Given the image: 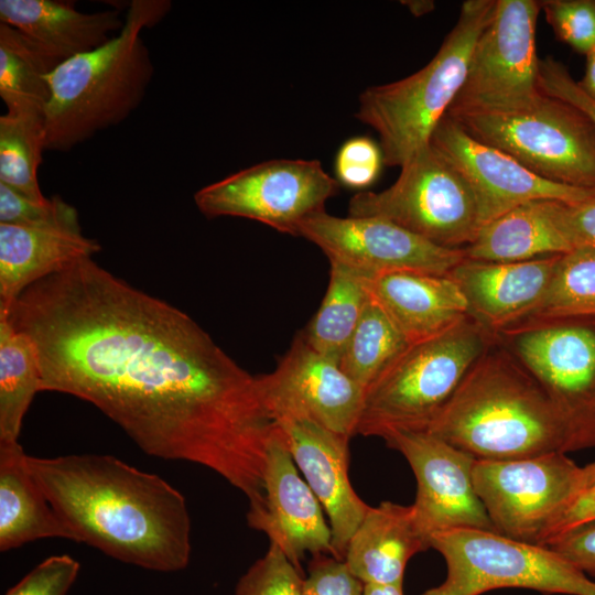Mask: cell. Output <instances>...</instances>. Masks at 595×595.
I'll list each match as a JSON object with an SVG mask.
<instances>
[{
	"label": "cell",
	"instance_id": "cell-1",
	"mask_svg": "<svg viewBox=\"0 0 595 595\" xmlns=\"http://www.w3.org/2000/svg\"><path fill=\"white\" fill-rule=\"evenodd\" d=\"M3 318L35 343L41 391L85 400L144 453L207 467L261 501L275 422L259 378L187 314L84 258Z\"/></svg>",
	"mask_w": 595,
	"mask_h": 595
},
{
	"label": "cell",
	"instance_id": "cell-2",
	"mask_svg": "<svg viewBox=\"0 0 595 595\" xmlns=\"http://www.w3.org/2000/svg\"><path fill=\"white\" fill-rule=\"evenodd\" d=\"M26 464L74 541L150 571L188 565L190 512L163 478L111 455H26Z\"/></svg>",
	"mask_w": 595,
	"mask_h": 595
},
{
	"label": "cell",
	"instance_id": "cell-3",
	"mask_svg": "<svg viewBox=\"0 0 595 595\" xmlns=\"http://www.w3.org/2000/svg\"><path fill=\"white\" fill-rule=\"evenodd\" d=\"M426 431L482 461L566 453L565 428L554 405L498 336Z\"/></svg>",
	"mask_w": 595,
	"mask_h": 595
},
{
	"label": "cell",
	"instance_id": "cell-4",
	"mask_svg": "<svg viewBox=\"0 0 595 595\" xmlns=\"http://www.w3.org/2000/svg\"><path fill=\"white\" fill-rule=\"evenodd\" d=\"M171 7L169 0H132L116 36L53 69L45 150L68 151L120 123L140 105L154 72L141 32L160 22Z\"/></svg>",
	"mask_w": 595,
	"mask_h": 595
},
{
	"label": "cell",
	"instance_id": "cell-5",
	"mask_svg": "<svg viewBox=\"0 0 595 595\" xmlns=\"http://www.w3.org/2000/svg\"><path fill=\"white\" fill-rule=\"evenodd\" d=\"M495 1L463 2L455 25L424 67L400 80L370 86L359 95L355 116L377 132L386 165L401 167L430 143L464 84L472 52Z\"/></svg>",
	"mask_w": 595,
	"mask_h": 595
},
{
	"label": "cell",
	"instance_id": "cell-6",
	"mask_svg": "<svg viewBox=\"0 0 595 595\" xmlns=\"http://www.w3.org/2000/svg\"><path fill=\"white\" fill-rule=\"evenodd\" d=\"M496 337L468 316L437 336L408 345L365 390L356 435L387 440L426 431Z\"/></svg>",
	"mask_w": 595,
	"mask_h": 595
},
{
	"label": "cell",
	"instance_id": "cell-7",
	"mask_svg": "<svg viewBox=\"0 0 595 595\" xmlns=\"http://www.w3.org/2000/svg\"><path fill=\"white\" fill-rule=\"evenodd\" d=\"M446 115L472 138L507 153L538 176L595 191V127L573 106L542 93L518 110Z\"/></svg>",
	"mask_w": 595,
	"mask_h": 595
},
{
	"label": "cell",
	"instance_id": "cell-8",
	"mask_svg": "<svg viewBox=\"0 0 595 595\" xmlns=\"http://www.w3.org/2000/svg\"><path fill=\"white\" fill-rule=\"evenodd\" d=\"M380 192L359 191L348 216L378 217L446 249H464L476 237L479 213L474 192L459 169L429 143Z\"/></svg>",
	"mask_w": 595,
	"mask_h": 595
},
{
	"label": "cell",
	"instance_id": "cell-9",
	"mask_svg": "<svg viewBox=\"0 0 595 595\" xmlns=\"http://www.w3.org/2000/svg\"><path fill=\"white\" fill-rule=\"evenodd\" d=\"M430 545L442 554L447 571L443 583L422 595H479L507 587L595 595V582L549 547L482 529L437 532Z\"/></svg>",
	"mask_w": 595,
	"mask_h": 595
},
{
	"label": "cell",
	"instance_id": "cell-10",
	"mask_svg": "<svg viewBox=\"0 0 595 595\" xmlns=\"http://www.w3.org/2000/svg\"><path fill=\"white\" fill-rule=\"evenodd\" d=\"M473 477L496 532L544 547L587 488L584 466L563 452L505 461L476 459Z\"/></svg>",
	"mask_w": 595,
	"mask_h": 595
},
{
	"label": "cell",
	"instance_id": "cell-11",
	"mask_svg": "<svg viewBox=\"0 0 595 595\" xmlns=\"http://www.w3.org/2000/svg\"><path fill=\"white\" fill-rule=\"evenodd\" d=\"M541 1L496 0L470 55L464 84L446 113L512 111L537 101L536 28Z\"/></svg>",
	"mask_w": 595,
	"mask_h": 595
},
{
	"label": "cell",
	"instance_id": "cell-12",
	"mask_svg": "<svg viewBox=\"0 0 595 595\" xmlns=\"http://www.w3.org/2000/svg\"><path fill=\"white\" fill-rule=\"evenodd\" d=\"M338 188L339 182L317 160L275 159L202 187L194 202L208 218H248L300 236L302 223L324 212Z\"/></svg>",
	"mask_w": 595,
	"mask_h": 595
},
{
	"label": "cell",
	"instance_id": "cell-13",
	"mask_svg": "<svg viewBox=\"0 0 595 595\" xmlns=\"http://www.w3.org/2000/svg\"><path fill=\"white\" fill-rule=\"evenodd\" d=\"M541 385L566 432V453L595 448V327L555 322L498 336Z\"/></svg>",
	"mask_w": 595,
	"mask_h": 595
},
{
	"label": "cell",
	"instance_id": "cell-14",
	"mask_svg": "<svg viewBox=\"0 0 595 595\" xmlns=\"http://www.w3.org/2000/svg\"><path fill=\"white\" fill-rule=\"evenodd\" d=\"M300 236L328 258L370 279L412 271L446 275L465 259L463 249H446L378 217H338L325 210L300 227Z\"/></svg>",
	"mask_w": 595,
	"mask_h": 595
},
{
	"label": "cell",
	"instance_id": "cell-15",
	"mask_svg": "<svg viewBox=\"0 0 595 595\" xmlns=\"http://www.w3.org/2000/svg\"><path fill=\"white\" fill-rule=\"evenodd\" d=\"M258 378L274 422L306 419L349 439L356 435L365 390L337 361L313 349L302 332L275 369Z\"/></svg>",
	"mask_w": 595,
	"mask_h": 595
},
{
	"label": "cell",
	"instance_id": "cell-16",
	"mask_svg": "<svg viewBox=\"0 0 595 595\" xmlns=\"http://www.w3.org/2000/svg\"><path fill=\"white\" fill-rule=\"evenodd\" d=\"M385 442L404 456L415 476L412 507L430 538L453 529L496 531L475 489V457L428 431L396 433Z\"/></svg>",
	"mask_w": 595,
	"mask_h": 595
},
{
	"label": "cell",
	"instance_id": "cell-17",
	"mask_svg": "<svg viewBox=\"0 0 595 595\" xmlns=\"http://www.w3.org/2000/svg\"><path fill=\"white\" fill-rule=\"evenodd\" d=\"M430 143L468 181L477 202L480 227L532 201L577 203L595 197V191L538 176L507 153L472 138L447 115L435 127Z\"/></svg>",
	"mask_w": 595,
	"mask_h": 595
},
{
	"label": "cell",
	"instance_id": "cell-18",
	"mask_svg": "<svg viewBox=\"0 0 595 595\" xmlns=\"http://www.w3.org/2000/svg\"><path fill=\"white\" fill-rule=\"evenodd\" d=\"M247 521L299 569L306 554L334 555L323 507L300 475L277 425L267 453L262 500L248 509Z\"/></svg>",
	"mask_w": 595,
	"mask_h": 595
},
{
	"label": "cell",
	"instance_id": "cell-19",
	"mask_svg": "<svg viewBox=\"0 0 595 595\" xmlns=\"http://www.w3.org/2000/svg\"><path fill=\"white\" fill-rule=\"evenodd\" d=\"M275 425L328 517L334 556L344 560L351 537L370 509L349 479L350 439L306 419H281Z\"/></svg>",
	"mask_w": 595,
	"mask_h": 595
},
{
	"label": "cell",
	"instance_id": "cell-20",
	"mask_svg": "<svg viewBox=\"0 0 595 595\" xmlns=\"http://www.w3.org/2000/svg\"><path fill=\"white\" fill-rule=\"evenodd\" d=\"M560 256L521 262L464 259L447 275L461 289L467 302L468 315L498 336L538 304Z\"/></svg>",
	"mask_w": 595,
	"mask_h": 595
},
{
	"label": "cell",
	"instance_id": "cell-21",
	"mask_svg": "<svg viewBox=\"0 0 595 595\" xmlns=\"http://www.w3.org/2000/svg\"><path fill=\"white\" fill-rule=\"evenodd\" d=\"M0 22L20 31L57 67L107 43L125 18L118 10L82 12L66 1L0 0Z\"/></svg>",
	"mask_w": 595,
	"mask_h": 595
},
{
	"label": "cell",
	"instance_id": "cell-22",
	"mask_svg": "<svg viewBox=\"0 0 595 595\" xmlns=\"http://www.w3.org/2000/svg\"><path fill=\"white\" fill-rule=\"evenodd\" d=\"M367 285L409 344L437 336L469 316L461 289L447 274L390 272L367 279Z\"/></svg>",
	"mask_w": 595,
	"mask_h": 595
},
{
	"label": "cell",
	"instance_id": "cell-23",
	"mask_svg": "<svg viewBox=\"0 0 595 595\" xmlns=\"http://www.w3.org/2000/svg\"><path fill=\"white\" fill-rule=\"evenodd\" d=\"M412 505L382 501L370 507L351 537L344 558L363 584L403 586L408 561L431 548Z\"/></svg>",
	"mask_w": 595,
	"mask_h": 595
},
{
	"label": "cell",
	"instance_id": "cell-24",
	"mask_svg": "<svg viewBox=\"0 0 595 595\" xmlns=\"http://www.w3.org/2000/svg\"><path fill=\"white\" fill-rule=\"evenodd\" d=\"M100 248L82 231L0 224V318L26 288Z\"/></svg>",
	"mask_w": 595,
	"mask_h": 595
},
{
	"label": "cell",
	"instance_id": "cell-25",
	"mask_svg": "<svg viewBox=\"0 0 595 595\" xmlns=\"http://www.w3.org/2000/svg\"><path fill=\"white\" fill-rule=\"evenodd\" d=\"M572 249L558 226L554 201L540 199L515 207L483 225L463 252L468 260L521 262Z\"/></svg>",
	"mask_w": 595,
	"mask_h": 595
},
{
	"label": "cell",
	"instance_id": "cell-26",
	"mask_svg": "<svg viewBox=\"0 0 595 595\" xmlns=\"http://www.w3.org/2000/svg\"><path fill=\"white\" fill-rule=\"evenodd\" d=\"M46 538L74 541L30 473L20 443H0V550Z\"/></svg>",
	"mask_w": 595,
	"mask_h": 595
},
{
	"label": "cell",
	"instance_id": "cell-27",
	"mask_svg": "<svg viewBox=\"0 0 595 595\" xmlns=\"http://www.w3.org/2000/svg\"><path fill=\"white\" fill-rule=\"evenodd\" d=\"M329 266L326 293L302 334L313 349L339 364L370 293L368 278L336 262Z\"/></svg>",
	"mask_w": 595,
	"mask_h": 595
},
{
	"label": "cell",
	"instance_id": "cell-28",
	"mask_svg": "<svg viewBox=\"0 0 595 595\" xmlns=\"http://www.w3.org/2000/svg\"><path fill=\"white\" fill-rule=\"evenodd\" d=\"M41 365L33 339L0 320V443L19 442L23 418L41 391Z\"/></svg>",
	"mask_w": 595,
	"mask_h": 595
},
{
	"label": "cell",
	"instance_id": "cell-29",
	"mask_svg": "<svg viewBox=\"0 0 595 595\" xmlns=\"http://www.w3.org/2000/svg\"><path fill=\"white\" fill-rule=\"evenodd\" d=\"M55 67L20 31L0 22V97L7 112L45 117Z\"/></svg>",
	"mask_w": 595,
	"mask_h": 595
},
{
	"label": "cell",
	"instance_id": "cell-30",
	"mask_svg": "<svg viewBox=\"0 0 595 595\" xmlns=\"http://www.w3.org/2000/svg\"><path fill=\"white\" fill-rule=\"evenodd\" d=\"M592 316H595V248L576 247L559 257L551 281L538 304L502 334Z\"/></svg>",
	"mask_w": 595,
	"mask_h": 595
},
{
	"label": "cell",
	"instance_id": "cell-31",
	"mask_svg": "<svg viewBox=\"0 0 595 595\" xmlns=\"http://www.w3.org/2000/svg\"><path fill=\"white\" fill-rule=\"evenodd\" d=\"M408 345L392 318L370 295L339 366L366 390Z\"/></svg>",
	"mask_w": 595,
	"mask_h": 595
},
{
	"label": "cell",
	"instance_id": "cell-32",
	"mask_svg": "<svg viewBox=\"0 0 595 595\" xmlns=\"http://www.w3.org/2000/svg\"><path fill=\"white\" fill-rule=\"evenodd\" d=\"M44 150L45 117L10 112L0 117V183L33 201H46L37 181Z\"/></svg>",
	"mask_w": 595,
	"mask_h": 595
},
{
	"label": "cell",
	"instance_id": "cell-33",
	"mask_svg": "<svg viewBox=\"0 0 595 595\" xmlns=\"http://www.w3.org/2000/svg\"><path fill=\"white\" fill-rule=\"evenodd\" d=\"M0 224L82 231L77 209L61 197L36 202L0 183Z\"/></svg>",
	"mask_w": 595,
	"mask_h": 595
},
{
	"label": "cell",
	"instance_id": "cell-34",
	"mask_svg": "<svg viewBox=\"0 0 595 595\" xmlns=\"http://www.w3.org/2000/svg\"><path fill=\"white\" fill-rule=\"evenodd\" d=\"M301 571L274 544L239 578L235 595H303Z\"/></svg>",
	"mask_w": 595,
	"mask_h": 595
},
{
	"label": "cell",
	"instance_id": "cell-35",
	"mask_svg": "<svg viewBox=\"0 0 595 595\" xmlns=\"http://www.w3.org/2000/svg\"><path fill=\"white\" fill-rule=\"evenodd\" d=\"M541 11L560 41L585 55L595 50V0H545Z\"/></svg>",
	"mask_w": 595,
	"mask_h": 595
},
{
	"label": "cell",
	"instance_id": "cell-36",
	"mask_svg": "<svg viewBox=\"0 0 595 595\" xmlns=\"http://www.w3.org/2000/svg\"><path fill=\"white\" fill-rule=\"evenodd\" d=\"M382 161L380 147L368 137H354L339 148L335 160L337 181L364 191L378 177Z\"/></svg>",
	"mask_w": 595,
	"mask_h": 595
},
{
	"label": "cell",
	"instance_id": "cell-37",
	"mask_svg": "<svg viewBox=\"0 0 595 595\" xmlns=\"http://www.w3.org/2000/svg\"><path fill=\"white\" fill-rule=\"evenodd\" d=\"M79 567V563L67 554L52 555L31 570L4 595H67Z\"/></svg>",
	"mask_w": 595,
	"mask_h": 595
},
{
	"label": "cell",
	"instance_id": "cell-38",
	"mask_svg": "<svg viewBox=\"0 0 595 595\" xmlns=\"http://www.w3.org/2000/svg\"><path fill=\"white\" fill-rule=\"evenodd\" d=\"M364 584L353 575L344 560L316 554L309 564L303 595H363Z\"/></svg>",
	"mask_w": 595,
	"mask_h": 595
},
{
	"label": "cell",
	"instance_id": "cell-39",
	"mask_svg": "<svg viewBox=\"0 0 595 595\" xmlns=\"http://www.w3.org/2000/svg\"><path fill=\"white\" fill-rule=\"evenodd\" d=\"M538 86L544 95L576 108L595 127V100L582 89L562 63L550 56L540 60Z\"/></svg>",
	"mask_w": 595,
	"mask_h": 595
},
{
	"label": "cell",
	"instance_id": "cell-40",
	"mask_svg": "<svg viewBox=\"0 0 595 595\" xmlns=\"http://www.w3.org/2000/svg\"><path fill=\"white\" fill-rule=\"evenodd\" d=\"M545 547L585 575L595 577V519L562 531Z\"/></svg>",
	"mask_w": 595,
	"mask_h": 595
},
{
	"label": "cell",
	"instance_id": "cell-41",
	"mask_svg": "<svg viewBox=\"0 0 595 595\" xmlns=\"http://www.w3.org/2000/svg\"><path fill=\"white\" fill-rule=\"evenodd\" d=\"M559 228L572 248H595V197L577 203L554 201Z\"/></svg>",
	"mask_w": 595,
	"mask_h": 595
},
{
	"label": "cell",
	"instance_id": "cell-42",
	"mask_svg": "<svg viewBox=\"0 0 595 595\" xmlns=\"http://www.w3.org/2000/svg\"><path fill=\"white\" fill-rule=\"evenodd\" d=\"M593 519H595V483L587 487L566 511L552 538L564 530Z\"/></svg>",
	"mask_w": 595,
	"mask_h": 595
},
{
	"label": "cell",
	"instance_id": "cell-43",
	"mask_svg": "<svg viewBox=\"0 0 595 595\" xmlns=\"http://www.w3.org/2000/svg\"><path fill=\"white\" fill-rule=\"evenodd\" d=\"M578 84L595 100V50L586 55L584 77Z\"/></svg>",
	"mask_w": 595,
	"mask_h": 595
},
{
	"label": "cell",
	"instance_id": "cell-44",
	"mask_svg": "<svg viewBox=\"0 0 595 595\" xmlns=\"http://www.w3.org/2000/svg\"><path fill=\"white\" fill-rule=\"evenodd\" d=\"M363 595H403V586L364 584Z\"/></svg>",
	"mask_w": 595,
	"mask_h": 595
},
{
	"label": "cell",
	"instance_id": "cell-45",
	"mask_svg": "<svg viewBox=\"0 0 595 595\" xmlns=\"http://www.w3.org/2000/svg\"><path fill=\"white\" fill-rule=\"evenodd\" d=\"M410 12L415 17H421L431 12L434 8V2L429 0H410L402 2Z\"/></svg>",
	"mask_w": 595,
	"mask_h": 595
},
{
	"label": "cell",
	"instance_id": "cell-46",
	"mask_svg": "<svg viewBox=\"0 0 595 595\" xmlns=\"http://www.w3.org/2000/svg\"><path fill=\"white\" fill-rule=\"evenodd\" d=\"M587 487L595 483V462L584 466Z\"/></svg>",
	"mask_w": 595,
	"mask_h": 595
}]
</instances>
